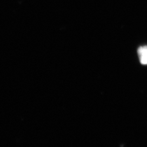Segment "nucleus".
<instances>
[{
  "mask_svg": "<svg viewBox=\"0 0 147 147\" xmlns=\"http://www.w3.org/2000/svg\"><path fill=\"white\" fill-rule=\"evenodd\" d=\"M140 61L142 64H147V46L140 47L138 49Z\"/></svg>",
  "mask_w": 147,
  "mask_h": 147,
  "instance_id": "obj_1",
  "label": "nucleus"
}]
</instances>
